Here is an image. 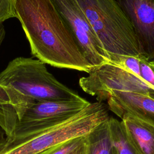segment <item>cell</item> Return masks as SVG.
<instances>
[{
	"mask_svg": "<svg viewBox=\"0 0 154 154\" xmlns=\"http://www.w3.org/2000/svg\"><path fill=\"white\" fill-rule=\"evenodd\" d=\"M13 2L34 57L56 67L88 73L93 70L51 0Z\"/></svg>",
	"mask_w": 154,
	"mask_h": 154,
	"instance_id": "1",
	"label": "cell"
},
{
	"mask_svg": "<svg viewBox=\"0 0 154 154\" xmlns=\"http://www.w3.org/2000/svg\"><path fill=\"white\" fill-rule=\"evenodd\" d=\"M45 64L39 60L17 57L0 73V85L6 90L17 116L25 107L36 102L82 98L58 81Z\"/></svg>",
	"mask_w": 154,
	"mask_h": 154,
	"instance_id": "2",
	"label": "cell"
},
{
	"mask_svg": "<svg viewBox=\"0 0 154 154\" xmlns=\"http://www.w3.org/2000/svg\"><path fill=\"white\" fill-rule=\"evenodd\" d=\"M108 54L111 63L119 57L143 56L133 26L118 0H76Z\"/></svg>",
	"mask_w": 154,
	"mask_h": 154,
	"instance_id": "3",
	"label": "cell"
},
{
	"mask_svg": "<svg viewBox=\"0 0 154 154\" xmlns=\"http://www.w3.org/2000/svg\"><path fill=\"white\" fill-rule=\"evenodd\" d=\"M108 109L102 102L90 103L78 114L57 125L22 137H7L0 154H39L64 141L86 135L109 118Z\"/></svg>",
	"mask_w": 154,
	"mask_h": 154,
	"instance_id": "4",
	"label": "cell"
},
{
	"mask_svg": "<svg viewBox=\"0 0 154 154\" xmlns=\"http://www.w3.org/2000/svg\"><path fill=\"white\" fill-rule=\"evenodd\" d=\"M79 84L87 93L96 96L99 102L106 100L113 91L138 93L154 98V87L134 73L112 63L91 70L80 78Z\"/></svg>",
	"mask_w": 154,
	"mask_h": 154,
	"instance_id": "5",
	"label": "cell"
},
{
	"mask_svg": "<svg viewBox=\"0 0 154 154\" xmlns=\"http://www.w3.org/2000/svg\"><path fill=\"white\" fill-rule=\"evenodd\" d=\"M90 103L82 97L76 100L41 101L31 103L18 116L13 137L24 136L61 123L78 114Z\"/></svg>",
	"mask_w": 154,
	"mask_h": 154,
	"instance_id": "6",
	"label": "cell"
},
{
	"mask_svg": "<svg viewBox=\"0 0 154 154\" xmlns=\"http://www.w3.org/2000/svg\"><path fill=\"white\" fill-rule=\"evenodd\" d=\"M83 56L93 69L111 63L109 57L76 0H51Z\"/></svg>",
	"mask_w": 154,
	"mask_h": 154,
	"instance_id": "7",
	"label": "cell"
},
{
	"mask_svg": "<svg viewBox=\"0 0 154 154\" xmlns=\"http://www.w3.org/2000/svg\"><path fill=\"white\" fill-rule=\"evenodd\" d=\"M129 19L143 56L154 60V0H118Z\"/></svg>",
	"mask_w": 154,
	"mask_h": 154,
	"instance_id": "8",
	"label": "cell"
},
{
	"mask_svg": "<svg viewBox=\"0 0 154 154\" xmlns=\"http://www.w3.org/2000/svg\"><path fill=\"white\" fill-rule=\"evenodd\" d=\"M106 101L108 109L119 117L128 114L154 126L153 97L138 93L113 91Z\"/></svg>",
	"mask_w": 154,
	"mask_h": 154,
	"instance_id": "9",
	"label": "cell"
},
{
	"mask_svg": "<svg viewBox=\"0 0 154 154\" xmlns=\"http://www.w3.org/2000/svg\"><path fill=\"white\" fill-rule=\"evenodd\" d=\"M120 118L138 154H154V126L128 114Z\"/></svg>",
	"mask_w": 154,
	"mask_h": 154,
	"instance_id": "10",
	"label": "cell"
},
{
	"mask_svg": "<svg viewBox=\"0 0 154 154\" xmlns=\"http://www.w3.org/2000/svg\"><path fill=\"white\" fill-rule=\"evenodd\" d=\"M85 154H117L111 134L109 119L86 135Z\"/></svg>",
	"mask_w": 154,
	"mask_h": 154,
	"instance_id": "11",
	"label": "cell"
},
{
	"mask_svg": "<svg viewBox=\"0 0 154 154\" xmlns=\"http://www.w3.org/2000/svg\"><path fill=\"white\" fill-rule=\"evenodd\" d=\"M18 116L5 88L0 85V126L8 137L14 134Z\"/></svg>",
	"mask_w": 154,
	"mask_h": 154,
	"instance_id": "12",
	"label": "cell"
},
{
	"mask_svg": "<svg viewBox=\"0 0 154 154\" xmlns=\"http://www.w3.org/2000/svg\"><path fill=\"white\" fill-rule=\"evenodd\" d=\"M109 125L117 154H138L126 135L122 121L109 117Z\"/></svg>",
	"mask_w": 154,
	"mask_h": 154,
	"instance_id": "13",
	"label": "cell"
},
{
	"mask_svg": "<svg viewBox=\"0 0 154 154\" xmlns=\"http://www.w3.org/2000/svg\"><path fill=\"white\" fill-rule=\"evenodd\" d=\"M85 136L75 137L54 145L39 154H67L81 145L85 140Z\"/></svg>",
	"mask_w": 154,
	"mask_h": 154,
	"instance_id": "14",
	"label": "cell"
},
{
	"mask_svg": "<svg viewBox=\"0 0 154 154\" xmlns=\"http://www.w3.org/2000/svg\"><path fill=\"white\" fill-rule=\"evenodd\" d=\"M112 64L131 72L138 77L142 78L140 58L132 56H121Z\"/></svg>",
	"mask_w": 154,
	"mask_h": 154,
	"instance_id": "15",
	"label": "cell"
},
{
	"mask_svg": "<svg viewBox=\"0 0 154 154\" xmlns=\"http://www.w3.org/2000/svg\"><path fill=\"white\" fill-rule=\"evenodd\" d=\"M16 17L13 0H0V23Z\"/></svg>",
	"mask_w": 154,
	"mask_h": 154,
	"instance_id": "16",
	"label": "cell"
},
{
	"mask_svg": "<svg viewBox=\"0 0 154 154\" xmlns=\"http://www.w3.org/2000/svg\"><path fill=\"white\" fill-rule=\"evenodd\" d=\"M86 153V136L85 140L76 149H73L67 154H85Z\"/></svg>",
	"mask_w": 154,
	"mask_h": 154,
	"instance_id": "17",
	"label": "cell"
},
{
	"mask_svg": "<svg viewBox=\"0 0 154 154\" xmlns=\"http://www.w3.org/2000/svg\"><path fill=\"white\" fill-rule=\"evenodd\" d=\"M7 135L4 130L0 126V149L6 143L7 140Z\"/></svg>",
	"mask_w": 154,
	"mask_h": 154,
	"instance_id": "18",
	"label": "cell"
},
{
	"mask_svg": "<svg viewBox=\"0 0 154 154\" xmlns=\"http://www.w3.org/2000/svg\"><path fill=\"white\" fill-rule=\"evenodd\" d=\"M5 32L4 26L2 23H0V46L4 40V38L5 37Z\"/></svg>",
	"mask_w": 154,
	"mask_h": 154,
	"instance_id": "19",
	"label": "cell"
},
{
	"mask_svg": "<svg viewBox=\"0 0 154 154\" xmlns=\"http://www.w3.org/2000/svg\"><path fill=\"white\" fill-rule=\"evenodd\" d=\"M149 63H150V65L151 66V67L154 69V60L151 61H150Z\"/></svg>",
	"mask_w": 154,
	"mask_h": 154,
	"instance_id": "20",
	"label": "cell"
}]
</instances>
